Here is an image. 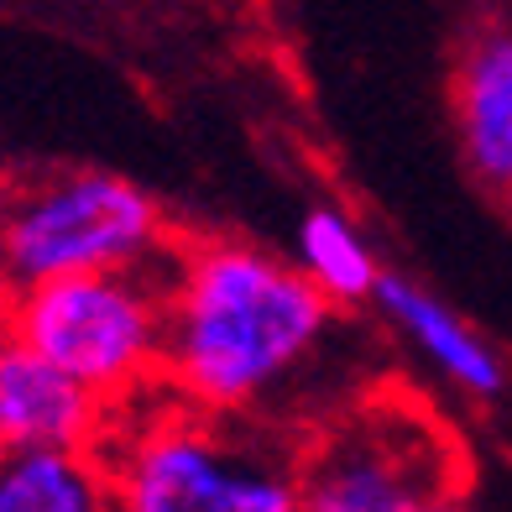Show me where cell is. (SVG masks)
Listing matches in <instances>:
<instances>
[{"mask_svg": "<svg viewBox=\"0 0 512 512\" xmlns=\"http://www.w3.org/2000/svg\"><path fill=\"white\" fill-rule=\"evenodd\" d=\"M335 314L293 267L241 236H178L168 256L162 392L199 413L293 429V392L335 356Z\"/></svg>", "mask_w": 512, "mask_h": 512, "instance_id": "cell-1", "label": "cell"}, {"mask_svg": "<svg viewBox=\"0 0 512 512\" xmlns=\"http://www.w3.org/2000/svg\"><path fill=\"white\" fill-rule=\"evenodd\" d=\"M298 429L220 418L152 392L100 445L115 512H304Z\"/></svg>", "mask_w": 512, "mask_h": 512, "instance_id": "cell-2", "label": "cell"}, {"mask_svg": "<svg viewBox=\"0 0 512 512\" xmlns=\"http://www.w3.org/2000/svg\"><path fill=\"white\" fill-rule=\"evenodd\" d=\"M471 455L445 413L408 387H361L298 439L304 512H424L465 497Z\"/></svg>", "mask_w": 512, "mask_h": 512, "instance_id": "cell-3", "label": "cell"}, {"mask_svg": "<svg viewBox=\"0 0 512 512\" xmlns=\"http://www.w3.org/2000/svg\"><path fill=\"white\" fill-rule=\"evenodd\" d=\"M0 319L115 413L162 392L168 262L11 288L0 293Z\"/></svg>", "mask_w": 512, "mask_h": 512, "instance_id": "cell-4", "label": "cell"}, {"mask_svg": "<svg viewBox=\"0 0 512 512\" xmlns=\"http://www.w3.org/2000/svg\"><path fill=\"white\" fill-rule=\"evenodd\" d=\"M183 230L142 183L110 168H58L6 189L0 293L95 272L162 267Z\"/></svg>", "mask_w": 512, "mask_h": 512, "instance_id": "cell-5", "label": "cell"}, {"mask_svg": "<svg viewBox=\"0 0 512 512\" xmlns=\"http://www.w3.org/2000/svg\"><path fill=\"white\" fill-rule=\"evenodd\" d=\"M115 424L95 392L42 361L6 319H0V455L32 450H100Z\"/></svg>", "mask_w": 512, "mask_h": 512, "instance_id": "cell-6", "label": "cell"}, {"mask_svg": "<svg viewBox=\"0 0 512 512\" xmlns=\"http://www.w3.org/2000/svg\"><path fill=\"white\" fill-rule=\"evenodd\" d=\"M460 157L492 199L512 204V21H476L450 63Z\"/></svg>", "mask_w": 512, "mask_h": 512, "instance_id": "cell-7", "label": "cell"}, {"mask_svg": "<svg viewBox=\"0 0 512 512\" xmlns=\"http://www.w3.org/2000/svg\"><path fill=\"white\" fill-rule=\"evenodd\" d=\"M382 319L398 330L418 356H424L450 387H460L465 398L492 403L507 392V361L481 330H471L445 298H434L429 288H418L413 277L387 272V283L377 293Z\"/></svg>", "mask_w": 512, "mask_h": 512, "instance_id": "cell-8", "label": "cell"}, {"mask_svg": "<svg viewBox=\"0 0 512 512\" xmlns=\"http://www.w3.org/2000/svg\"><path fill=\"white\" fill-rule=\"evenodd\" d=\"M293 267L309 277V288L335 314H351L377 304L387 283V267L377 246L366 241L361 220L340 204H309L293 225Z\"/></svg>", "mask_w": 512, "mask_h": 512, "instance_id": "cell-9", "label": "cell"}, {"mask_svg": "<svg viewBox=\"0 0 512 512\" xmlns=\"http://www.w3.org/2000/svg\"><path fill=\"white\" fill-rule=\"evenodd\" d=\"M0 512H115L100 450L0 455Z\"/></svg>", "mask_w": 512, "mask_h": 512, "instance_id": "cell-10", "label": "cell"}, {"mask_svg": "<svg viewBox=\"0 0 512 512\" xmlns=\"http://www.w3.org/2000/svg\"><path fill=\"white\" fill-rule=\"evenodd\" d=\"M424 512H476V507H471V497H450V502H434Z\"/></svg>", "mask_w": 512, "mask_h": 512, "instance_id": "cell-11", "label": "cell"}, {"mask_svg": "<svg viewBox=\"0 0 512 512\" xmlns=\"http://www.w3.org/2000/svg\"><path fill=\"white\" fill-rule=\"evenodd\" d=\"M0 236H6V189H0Z\"/></svg>", "mask_w": 512, "mask_h": 512, "instance_id": "cell-12", "label": "cell"}]
</instances>
